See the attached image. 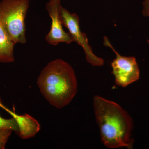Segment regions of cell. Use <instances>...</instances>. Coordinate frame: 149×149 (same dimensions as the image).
Wrapping results in <instances>:
<instances>
[{"label":"cell","instance_id":"ba28073f","mask_svg":"<svg viewBox=\"0 0 149 149\" xmlns=\"http://www.w3.org/2000/svg\"><path fill=\"white\" fill-rule=\"evenodd\" d=\"M15 45L0 23V63H10L15 61L13 52Z\"/></svg>","mask_w":149,"mask_h":149},{"label":"cell","instance_id":"8fae6325","mask_svg":"<svg viewBox=\"0 0 149 149\" xmlns=\"http://www.w3.org/2000/svg\"><path fill=\"white\" fill-rule=\"evenodd\" d=\"M143 9L142 11L143 15L149 17V0H144L143 3Z\"/></svg>","mask_w":149,"mask_h":149},{"label":"cell","instance_id":"52a82bcc","mask_svg":"<svg viewBox=\"0 0 149 149\" xmlns=\"http://www.w3.org/2000/svg\"><path fill=\"white\" fill-rule=\"evenodd\" d=\"M11 116L18 125L19 136L22 139L35 137L40 130L39 123L29 114L19 115L14 112Z\"/></svg>","mask_w":149,"mask_h":149},{"label":"cell","instance_id":"6da1fadb","mask_svg":"<svg viewBox=\"0 0 149 149\" xmlns=\"http://www.w3.org/2000/svg\"><path fill=\"white\" fill-rule=\"evenodd\" d=\"M93 106L101 139L105 146L133 148V121L127 111L116 103L97 95L93 98Z\"/></svg>","mask_w":149,"mask_h":149},{"label":"cell","instance_id":"7c38bea8","mask_svg":"<svg viewBox=\"0 0 149 149\" xmlns=\"http://www.w3.org/2000/svg\"><path fill=\"white\" fill-rule=\"evenodd\" d=\"M0 107L1 108L3 109H4L8 113H10L12 111L11 110H10V109H8V108L5 106L3 104L2 101L0 97Z\"/></svg>","mask_w":149,"mask_h":149},{"label":"cell","instance_id":"30bf717a","mask_svg":"<svg viewBox=\"0 0 149 149\" xmlns=\"http://www.w3.org/2000/svg\"><path fill=\"white\" fill-rule=\"evenodd\" d=\"M12 132V130H10L0 131V149H5L6 144L8 141Z\"/></svg>","mask_w":149,"mask_h":149},{"label":"cell","instance_id":"9c48e42d","mask_svg":"<svg viewBox=\"0 0 149 149\" xmlns=\"http://www.w3.org/2000/svg\"><path fill=\"white\" fill-rule=\"evenodd\" d=\"M5 130H10L17 133H19L18 125L13 117L5 118L0 115V131Z\"/></svg>","mask_w":149,"mask_h":149},{"label":"cell","instance_id":"5b68a950","mask_svg":"<svg viewBox=\"0 0 149 149\" xmlns=\"http://www.w3.org/2000/svg\"><path fill=\"white\" fill-rule=\"evenodd\" d=\"M60 13L63 26L68 29L73 42H75L83 48L87 61L93 66L103 65L104 61L94 54L89 45L87 35L80 30V17L76 13H70L62 6Z\"/></svg>","mask_w":149,"mask_h":149},{"label":"cell","instance_id":"7a4b0ae2","mask_svg":"<svg viewBox=\"0 0 149 149\" xmlns=\"http://www.w3.org/2000/svg\"><path fill=\"white\" fill-rule=\"evenodd\" d=\"M37 84L46 100L59 109L69 104L77 92L74 70L68 63L61 59L47 64L38 77Z\"/></svg>","mask_w":149,"mask_h":149},{"label":"cell","instance_id":"3957f363","mask_svg":"<svg viewBox=\"0 0 149 149\" xmlns=\"http://www.w3.org/2000/svg\"><path fill=\"white\" fill-rule=\"evenodd\" d=\"M29 0H2L0 23L15 44L27 42L25 19Z\"/></svg>","mask_w":149,"mask_h":149},{"label":"cell","instance_id":"277c9868","mask_svg":"<svg viewBox=\"0 0 149 149\" xmlns=\"http://www.w3.org/2000/svg\"><path fill=\"white\" fill-rule=\"evenodd\" d=\"M104 45L115 54L116 57L111 63L112 73L115 77L116 85L125 88L136 82L140 77V70L136 58L120 55L112 45L108 38L104 37Z\"/></svg>","mask_w":149,"mask_h":149},{"label":"cell","instance_id":"8992f818","mask_svg":"<svg viewBox=\"0 0 149 149\" xmlns=\"http://www.w3.org/2000/svg\"><path fill=\"white\" fill-rule=\"evenodd\" d=\"M61 0H50L46 4V9L52 19V23L45 40L52 45L56 46L61 43L70 44L73 42L69 33L63 29L61 15Z\"/></svg>","mask_w":149,"mask_h":149}]
</instances>
